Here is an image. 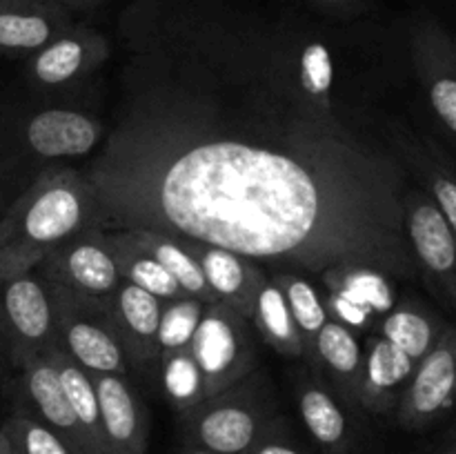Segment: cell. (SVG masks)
I'll return each instance as SVG.
<instances>
[{
  "mask_svg": "<svg viewBox=\"0 0 456 454\" xmlns=\"http://www.w3.org/2000/svg\"><path fill=\"white\" fill-rule=\"evenodd\" d=\"M0 325L18 365L56 347L58 328L52 285L34 272L3 280Z\"/></svg>",
  "mask_w": 456,
  "mask_h": 454,
  "instance_id": "obj_6",
  "label": "cell"
},
{
  "mask_svg": "<svg viewBox=\"0 0 456 454\" xmlns=\"http://www.w3.org/2000/svg\"><path fill=\"white\" fill-rule=\"evenodd\" d=\"M183 454H218V452L205 450V448H200V445H196V443H187L185 448H183Z\"/></svg>",
  "mask_w": 456,
  "mask_h": 454,
  "instance_id": "obj_36",
  "label": "cell"
},
{
  "mask_svg": "<svg viewBox=\"0 0 456 454\" xmlns=\"http://www.w3.org/2000/svg\"><path fill=\"white\" fill-rule=\"evenodd\" d=\"M456 403V325L445 323L439 341L414 368L396 405L405 430H423L439 421Z\"/></svg>",
  "mask_w": 456,
  "mask_h": 454,
  "instance_id": "obj_9",
  "label": "cell"
},
{
  "mask_svg": "<svg viewBox=\"0 0 456 454\" xmlns=\"http://www.w3.org/2000/svg\"><path fill=\"white\" fill-rule=\"evenodd\" d=\"M49 285L56 303L58 350L65 352L89 377H127L132 361L114 328L110 303L80 296L53 283Z\"/></svg>",
  "mask_w": 456,
  "mask_h": 454,
  "instance_id": "obj_4",
  "label": "cell"
},
{
  "mask_svg": "<svg viewBox=\"0 0 456 454\" xmlns=\"http://www.w3.org/2000/svg\"><path fill=\"white\" fill-rule=\"evenodd\" d=\"M256 332L261 334L267 345L274 347L279 354L298 359L303 356V338L297 328L288 298L276 279H265L254 296L252 316H249Z\"/></svg>",
  "mask_w": 456,
  "mask_h": 454,
  "instance_id": "obj_23",
  "label": "cell"
},
{
  "mask_svg": "<svg viewBox=\"0 0 456 454\" xmlns=\"http://www.w3.org/2000/svg\"><path fill=\"white\" fill-rule=\"evenodd\" d=\"M312 3L328 9V12H354L363 0H312Z\"/></svg>",
  "mask_w": 456,
  "mask_h": 454,
  "instance_id": "obj_34",
  "label": "cell"
},
{
  "mask_svg": "<svg viewBox=\"0 0 456 454\" xmlns=\"http://www.w3.org/2000/svg\"><path fill=\"white\" fill-rule=\"evenodd\" d=\"M22 369V392L29 399L34 408V417L40 418L47 427H52L74 454H92L83 427L71 409L69 399L61 385L56 369L49 361L47 352L34 356L27 363L20 365Z\"/></svg>",
  "mask_w": 456,
  "mask_h": 454,
  "instance_id": "obj_14",
  "label": "cell"
},
{
  "mask_svg": "<svg viewBox=\"0 0 456 454\" xmlns=\"http://www.w3.org/2000/svg\"><path fill=\"white\" fill-rule=\"evenodd\" d=\"M0 334H3V325H0Z\"/></svg>",
  "mask_w": 456,
  "mask_h": 454,
  "instance_id": "obj_37",
  "label": "cell"
},
{
  "mask_svg": "<svg viewBox=\"0 0 456 454\" xmlns=\"http://www.w3.org/2000/svg\"><path fill=\"white\" fill-rule=\"evenodd\" d=\"M448 454H456V450H454V452H448Z\"/></svg>",
  "mask_w": 456,
  "mask_h": 454,
  "instance_id": "obj_38",
  "label": "cell"
},
{
  "mask_svg": "<svg viewBox=\"0 0 456 454\" xmlns=\"http://www.w3.org/2000/svg\"><path fill=\"white\" fill-rule=\"evenodd\" d=\"M98 394L107 454H147L150 417L141 396L125 377H92Z\"/></svg>",
  "mask_w": 456,
  "mask_h": 454,
  "instance_id": "obj_13",
  "label": "cell"
},
{
  "mask_svg": "<svg viewBox=\"0 0 456 454\" xmlns=\"http://www.w3.org/2000/svg\"><path fill=\"white\" fill-rule=\"evenodd\" d=\"M396 142H399L403 160L423 182V190L435 200L456 236V167L435 142L426 138L401 134Z\"/></svg>",
  "mask_w": 456,
  "mask_h": 454,
  "instance_id": "obj_21",
  "label": "cell"
},
{
  "mask_svg": "<svg viewBox=\"0 0 456 454\" xmlns=\"http://www.w3.org/2000/svg\"><path fill=\"white\" fill-rule=\"evenodd\" d=\"M205 303L199 298H191L187 294L178 298L163 301V312H160L159 323V359L172 352L190 347L191 336H194L199 320L203 316Z\"/></svg>",
  "mask_w": 456,
  "mask_h": 454,
  "instance_id": "obj_31",
  "label": "cell"
},
{
  "mask_svg": "<svg viewBox=\"0 0 456 454\" xmlns=\"http://www.w3.org/2000/svg\"><path fill=\"white\" fill-rule=\"evenodd\" d=\"M102 141V125L74 109H45L25 125V142L43 158L87 156Z\"/></svg>",
  "mask_w": 456,
  "mask_h": 454,
  "instance_id": "obj_18",
  "label": "cell"
},
{
  "mask_svg": "<svg viewBox=\"0 0 456 454\" xmlns=\"http://www.w3.org/2000/svg\"><path fill=\"white\" fill-rule=\"evenodd\" d=\"M94 227H102V216L87 174H40L0 218V283L34 272L52 249Z\"/></svg>",
  "mask_w": 456,
  "mask_h": 454,
  "instance_id": "obj_2",
  "label": "cell"
},
{
  "mask_svg": "<svg viewBox=\"0 0 456 454\" xmlns=\"http://www.w3.org/2000/svg\"><path fill=\"white\" fill-rule=\"evenodd\" d=\"M254 378L252 372L183 414L190 443L218 454H248L279 423Z\"/></svg>",
  "mask_w": 456,
  "mask_h": 454,
  "instance_id": "obj_3",
  "label": "cell"
},
{
  "mask_svg": "<svg viewBox=\"0 0 456 454\" xmlns=\"http://www.w3.org/2000/svg\"><path fill=\"white\" fill-rule=\"evenodd\" d=\"M102 230H156L297 270H417L405 169L332 118L245 120L243 134L176 105L147 107L87 174Z\"/></svg>",
  "mask_w": 456,
  "mask_h": 454,
  "instance_id": "obj_1",
  "label": "cell"
},
{
  "mask_svg": "<svg viewBox=\"0 0 456 454\" xmlns=\"http://www.w3.org/2000/svg\"><path fill=\"white\" fill-rule=\"evenodd\" d=\"M298 80H301V89L310 96L312 107L316 109L330 111L332 105V92L334 83V58L332 49L323 40H307L301 47V56H298Z\"/></svg>",
  "mask_w": 456,
  "mask_h": 454,
  "instance_id": "obj_30",
  "label": "cell"
},
{
  "mask_svg": "<svg viewBox=\"0 0 456 454\" xmlns=\"http://www.w3.org/2000/svg\"><path fill=\"white\" fill-rule=\"evenodd\" d=\"M298 412L312 439L328 454H346L350 426L341 403L319 383H307L298 394Z\"/></svg>",
  "mask_w": 456,
  "mask_h": 454,
  "instance_id": "obj_27",
  "label": "cell"
},
{
  "mask_svg": "<svg viewBox=\"0 0 456 454\" xmlns=\"http://www.w3.org/2000/svg\"><path fill=\"white\" fill-rule=\"evenodd\" d=\"M0 454H13V448L9 443V436L4 434L3 426H0Z\"/></svg>",
  "mask_w": 456,
  "mask_h": 454,
  "instance_id": "obj_35",
  "label": "cell"
},
{
  "mask_svg": "<svg viewBox=\"0 0 456 454\" xmlns=\"http://www.w3.org/2000/svg\"><path fill=\"white\" fill-rule=\"evenodd\" d=\"M163 301L132 283H120L110 298V314L134 365L159 359V323Z\"/></svg>",
  "mask_w": 456,
  "mask_h": 454,
  "instance_id": "obj_19",
  "label": "cell"
},
{
  "mask_svg": "<svg viewBox=\"0 0 456 454\" xmlns=\"http://www.w3.org/2000/svg\"><path fill=\"white\" fill-rule=\"evenodd\" d=\"M160 378H163V390L167 394L169 403L178 414H185L194 409L200 401H205V385L200 369L191 356L190 347L172 352V354L160 356Z\"/></svg>",
  "mask_w": 456,
  "mask_h": 454,
  "instance_id": "obj_29",
  "label": "cell"
},
{
  "mask_svg": "<svg viewBox=\"0 0 456 454\" xmlns=\"http://www.w3.org/2000/svg\"><path fill=\"white\" fill-rule=\"evenodd\" d=\"M125 231L132 236V240L138 247L145 249L150 256H154L156 261L174 276V280H176L178 288L183 289V294H187V296L191 298H199L205 305L218 303L216 298H214L212 289L208 288V280H205L199 261H196L194 254L190 252V247H187L181 239H174V236H167L163 234V231L156 230Z\"/></svg>",
  "mask_w": 456,
  "mask_h": 454,
  "instance_id": "obj_22",
  "label": "cell"
},
{
  "mask_svg": "<svg viewBox=\"0 0 456 454\" xmlns=\"http://www.w3.org/2000/svg\"><path fill=\"white\" fill-rule=\"evenodd\" d=\"M328 296L323 298L330 319L338 320L352 332L368 329L374 320L381 323L383 316L395 307L387 274L368 265L332 267L323 272Z\"/></svg>",
  "mask_w": 456,
  "mask_h": 454,
  "instance_id": "obj_11",
  "label": "cell"
},
{
  "mask_svg": "<svg viewBox=\"0 0 456 454\" xmlns=\"http://www.w3.org/2000/svg\"><path fill=\"white\" fill-rule=\"evenodd\" d=\"M417 361L392 345L381 334H372L363 350V372H361L356 405L370 412L386 414L396 409Z\"/></svg>",
  "mask_w": 456,
  "mask_h": 454,
  "instance_id": "obj_17",
  "label": "cell"
},
{
  "mask_svg": "<svg viewBox=\"0 0 456 454\" xmlns=\"http://www.w3.org/2000/svg\"><path fill=\"white\" fill-rule=\"evenodd\" d=\"M274 279L276 283L281 285V289H283L285 298H288L289 312H292L298 332H301L303 356L314 365L316 336H319L323 325L330 320L323 296H321V292L310 283V280L294 274V272H281Z\"/></svg>",
  "mask_w": 456,
  "mask_h": 454,
  "instance_id": "obj_28",
  "label": "cell"
},
{
  "mask_svg": "<svg viewBox=\"0 0 456 454\" xmlns=\"http://www.w3.org/2000/svg\"><path fill=\"white\" fill-rule=\"evenodd\" d=\"M13 454H74V450L34 414L16 412L3 423Z\"/></svg>",
  "mask_w": 456,
  "mask_h": 454,
  "instance_id": "obj_32",
  "label": "cell"
},
{
  "mask_svg": "<svg viewBox=\"0 0 456 454\" xmlns=\"http://www.w3.org/2000/svg\"><path fill=\"white\" fill-rule=\"evenodd\" d=\"M36 270L45 280L58 288L102 303H110L118 285L123 283L102 227H94L58 245Z\"/></svg>",
  "mask_w": 456,
  "mask_h": 454,
  "instance_id": "obj_7",
  "label": "cell"
},
{
  "mask_svg": "<svg viewBox=\"0 0 456 454\" xmlns=\"http://www.w3.org/2000/svg\"><path fill=\"white\" fill-rule=\"evenodd\" d=\"M49 361H52L53 369H56L61 385L65 390L67 399H69L71 409H74L76 418H78L80 427H83L87 443L92 448V454H107L105 434H102V418H101V405H98L96 387H94L92 377L85 369H80L65 352L58 347H52L47 352Z\"/></svg>",
  "mask_w": 456,
  "mask_h": 454,
  "instance_id": "obj_24",
  "label": "cell"
},
{
  "mask_svg": "<svg viewBox=\"0 0 456 454\" xmlns=\"http://www.w3.org/2000/svg\"><path fill=\"white\" fill-rule=\"evenodd\" d=\"M190 352L203 377L205 396L218 394L256 369L252 320L225 303L205 305Z\"/></svg>",
  "mask_w": 456,
  "mask_h": 454,
  "instance_id": "obj_5",
  "label": "cell"
},
{
  "mask_svg": "<svg viewBox=\"0 0 456 454\" xmlns=\"http://www.w3.org/2000/svg\"><path fill=\"white\" fill-rule=\"evenodd\" d=\"M71 25L61 0H0V52L34 53Z\"/></svg>",
  "mask_w": 456,
  "mask_h": 454,
  "instance_id": "obj_15",
  "label": "cell"
},
{
  "mask_svg": "<svg viewBox=\"0 0 456 454\" xmlns=\"http://www.w3.org/2000/svg\"><path fill=\"white\" fill-rule=\"evenodd\" d=\"M110 56V43L92 27L71 25L58 38L31 53L29 74L45 87H62L92 74Z\"/></svg>",
  "mask_w": 456,
  "mask_h": 454,
  "instance_id": "obj_12",
  "label": "cell"
},
{
  "mask_svg": "<svg viewBox=\"0 0 456 454\" xmlns=\"http://www.w3.org/2000/svg\"><path fill=\"white\" fill-rule=\"evenodd\" d=\"M405 234L417 267L456 312V236L421 187L405 194Z\"/></svg>",
  "mask_w": 456,
  "mask_h": 454,
  "instance_id": "obj_8",
  "label": "cell"
},
{
  "mask_svg": "<svg viewBox=\"0 0 456 454\" xmlns=\"http://www.w3.org/2000/svg\"><path fill=\"white\" fill-rule=\"evenodd\" d=\"M183 243L190 247V252L199 261L214 298L249 319L254 296H256L263 280L267 279L261 267L256 265V261L230 252V249L214 247V245L194 243V240H183Z\"/></svg>",
  "mask_w": 456,
  "mask_h": 454,
  "instance_id": "obj_16",
  "label": "cell"
},
{
  "mask_svg": "<svg viewBox=\"0 0 456 454\" xmlns=\"http://www.w3.org/2000/svg\"><path fill=\"white\" fill-rule=\"evenodd\" d=\"M107 240H110L111 254L118 265L120 279L125 283H132L136 288L145 289V292L154 294L160 301H169V298L183 296V289L174 280V276L156 261L154 256L138 247L132 240V236L125 230H105Z\"/></svg>",
  "mask_w": 456,
  "mask_h": 454,
  "instance_id": "obj_25",
  "label": "cell"
},
{
  "mask_svg": "<svg viewBox=\"0 0 456 454\" xmlns=\"http://www.w3.org/2000/svg\"><path fill=\"white\" fill-rule=\"evenodd\" d=\"M314 368H321L337 387L346 403L356 405L361 372H363V350L350 328L330 319L316 336Z\"/></svg>",
  "mask_w": 456,
  "mask_h": 454,
  "instance_id": "obj_20",
  "label": "cell"
},
{
  "mask_svg": "<svg viewBox=\"0 0 456 454\" xmlns=\"http://www.w3.org/2000/svg\"><path fill=\"white\" fill-rule=\"evenodd\" d=\"M414 69L436 120L456 138V43L435 18H419L410 34Z\"/></svg>",
  "mask_w": 456,
  "mask_h": 454,
  "instance_id": "obj_10",
  "label": "cell"
},
{
  "mask_svg": "<svg viewBox=\"0 0 456 454\" xmlns=\"http://www.w3.org/2000/svg\"><path fill=\"white\" fill-rule=\"evenodd\" d=\"M248 454H303L297 445H292L289 441L281 439V432H279V423L267 432L265 436L256 441L252 450Z\"/></svg>",
  "mask_w": 456,
  "mask_h": 454,
  "instance_id": "obj_33",
  "label": "cell"
},
{
  "mask_svg": "<svg viewBox=\"0 0 456 454\" xmlns=\"http://www.w3.org/2000/svg\"><path fill=\"white\" fill-rule=\"evenodd\" d=\"M444 328V320L436 319L430 310H426L419 303L408 301L399 303L383 316L377 334H381L392 345H396L419 363L439 341Z\"/></svg>",
  "mask_w": 456,
  "mask_h": 454,
  "instance_id": "obj_26",
  "label": "cell"
}]
</instances>
